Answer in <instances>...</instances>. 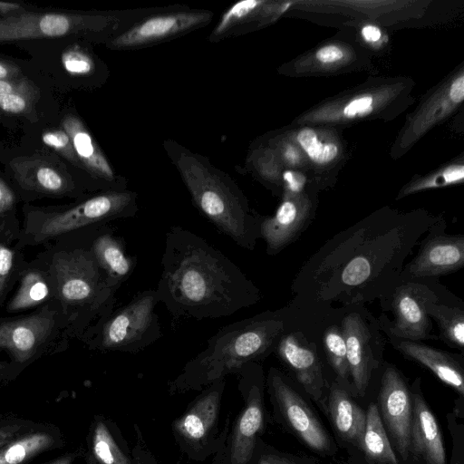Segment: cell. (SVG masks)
Masks as SVG:
<instances>
[{"instance_id":"1","label":"cell","mask_w":464,"mask_h":464,"mask_svg":"<svg viewBox=\"0 0 464 464\" xmlns=\"http://www.w3.org/2000/svg\"><path fill=\"white\" fill-rule=\"evenodd\" d=\"M435 220L422 212L383 211L340 231L298 270L287 305L310 325L351 306L382 302Z\"/></svg>"},{"instance_id":"2","label":"cell","mask_w":464,"mask_h":464,"mask_svg":"<svg viewBox=\"0 0 464 464\" xmlns=\"http://www.w3.org/2000/svg\"><path fill=\"white\" fill-rule=\"evenodd\" d=\"M160 266L156 297L177 318H225L261 299L237 265L181 226L166 232Z\"/></svg>"},{"instance_id":"3","label":"cell","mask_w":464,"mask_h":464,"mask_svg":"<svg viewBox=\"0 0 464 464\" xmlns=\"http://www.w3.org/2000/svg\"><path fill=\"white\" fill-rule=\"evenodd\" d=\"M304 327L301 317L288 305L225 325L169 382V392L199 391L228 374L237 373L246 363L257 362L275 352L284 334Z\"/></svg>"},{"instance_id":"4","label":"cell","mask_w":464,"mask_h":464,"mask_svg":"<svg viewBox=\"0 0 464 464\" xmlns=\"http://www.w3.org/2000/svg\"><path fill=\"white\" fill-rule=\"evenodd\" d=\"M164 149L198 210L237 245L254 250L263 217L256 213L237 183L204 156L167 140Z\"/></svg>"},{"instance_id":"5","label":"cell","mask_w":464,"mask_h":464,"mask_svg":"<svg viewBox=\"0 0 464 464\" xmlns=\"http://www.w3.org/2000/svg\"><path fill=\"white\" fill-rule=\"evenodd\" d=\"M160 7L103 13H34L21 11L0 17V44L10 41L80 35L105 44Z\"/></svg>"},{"instance_id":"6","label":"cell","mask_w":464,"mask_h":464,"mask_svg":"<svg viewBox=\"0 0 464 464\" xmlns=\"http://www.w3.org/2000/svg\"><path fill=\"white\" fill-rule=\"evenodd\" d=\"M155 290L136 295L94 326L92 345L102 352L139 353L161 337Z\"/></svg>"},{"instance_id":"7","label":"cell","mask_w":464,"mask_h":464,"mask_svg":"<svg viewBox=\"0 0 464 464\" xmlns=\"http://www.w3.org/2000/svg\"><path fill=\"white\" fill-rule=\"evenodd\" d=\"M56 274L62 299L77 307L87 321L95 316L101 320L112 311L121 285L100 267L91 249L63 256Z\"/></svg>"},{"instance_id":"8","label":"cell","mask_w":464,"mask_h":464,"mask_svg":"<svg viewBox=\"0 0 464 464\" xmlns=\"http://www.w3.org/2000/svg\"><path fill=\"white\" fill-rule=\"evenodd\" d=\"M435 279L401 281L382 302L383 313L377 318L379 327L388 337L421 342L438 339L432 333V320L427 313L428 304L440 299L443 288Z\"/></svg>"},{"instance_id":"9","label":"cell","mask_w":464,"mask_h":464,"mask_svg":"<svg viewBox=\"0 0 464 464\" xmlns=\"http://www.w3.org/2000/svg\"><path fill=\"white\" fill-rule=\"evenodd\" d=\"M225 379L218 380L202 389L199 395L172 423V431L181 450L190 459L203 460L216 454L225 444L229 418L218 435V418Z\"/></svg>"},{"instance_id":"10","label":"cell","mask_w":464,"mask_h":464,"mask_svg":"<svg viewBox=\"0 0 464 464\" xmlns=\"http://www.w3.org/2000/svg\"><path fill=\"white\" fill-rule=\"evenodd\" d=\"M137 211L135 192L109 189L64 211L43 215L34 237L39 242L93 224L132 218Z\"/></svg>"},{"instance_id":"11","label":"cell","mask_w":464,"mask_h":464,"mask_svg":"<svg viewBox=\"0 0 464 464\" xmlns=\"http://www.w3.org/2000/svg\"><path fill=\"white\" fill-rule=\"evenodd\" d=\"M335 316L340 317L350 377L357 393L362 396L382 356L384 342L381 329L364 305L345 308Z\"/></svg>"},{"instance_id":"12","label":"cell","mask_w":464,"mask_h":464,"mask_svg":"<svg viewBox=\"0 0 464 464\" xmlns=\"http://www.w3.org/2000/svg\"><path fill=\"white\" fill-rule=\"evenodd\" d=\"M213 12L179 5L163 6L110 40L113 51H130L169 41L208 25Z\"/></svg>"},{"instance_id":"13","label":"cell","mask_w":464,"mask_h":464,"mask_svg":"<svg viewBox=\"0 0 464 464\" xmlns=\"http://www.w3.org/2000/svg\"><path fill=\"white\" fill-rule=\"evenodd\" d=\"M245 406L235 419L225 443V464H249L264 428V375L260 364L248 362L237 373Z\"/></svg>"},{"instance_id":"14","label":"cell","mask_w":464,"mask_h":464,"mask_svg":"<svg viewBox=\"0 0 464 464\" xmlns=\"http://www.w3.org/2000/svg\"><path fill=\"white\" fill-rule=\"evenodd\" d=\"M443 220H435L420 241L414 257L405 264L401 281L438 278L464 266V235L445 232Z\"/></svg>"},{"instance_id":"15","label":"cell","mask_w":464,"mask_h":464,"mask_svg":"<svg viewBox=\"0 0 464 464\" xmlns=\"http://www.w3.org/2000/svg\"><path fill=\"white\" fill-rule=\"evenodd\" d=\"M267 385L281 415L292 430L310 449L327 450L330 448L327 432L303 398L274 367L269 370Z\"/></svg>"},{"instance_id":"16","label":"cell","mask_w":464,"mask_h":464,"mask_svg":"<svg viewBox=\"0 0 464 464\" xmlns=\"http://www.w3.org/2000/svg\"><path fill=\"white\" fill-rule=\"evenodd\" d=\"M279 360L295 374L304 391L321 402L325 388L318 346L303 329L284 334L275 350Z\"/></svg>"},{"instance_id":"17","label":"cell","mask_w":464,"mask_h":464,"mask_svg":"<svg viewBox=\"0 0 464 464\" xmlns=\"http://www.w3.org/2000/svg\"><path fill=\"white\" fill-rule=\"evenodd\" d=\"M379 402L382 417L396 449L403 459L410 449L412 404L410 392L400 372L388 364L381 379Z\"/></svg>"},{"instance_id":"18","label":"cell","mask_w":464,"mask_h":464,"mask_svg":"<svg viewBox=\"0 0 464 464\" xmlns=\"http://www.w3.org/2000/svg\"><path fill=\"white\" fill-rule=\"evenodd\" d=\"M313 215L312 202L301 193L285 197L273 216L262 218L260 238L266 245V254L275 256L293 243L309 226Z\"/></svg>"},{"instance_id":"19","label":"cell","mask_w":464,"mask_h":464,"mask_svg":"<svg viewBox=\"0 0 464 464\" xmlns=\"http://www.w3.org/2000/svg\"><path fill=\"white\" fill-rule=\"evenodd\" d=\"M17 182L24 188L49 194H61L73 189V182L55 157L34 154L10 161Z\"/></svg>"},{"instance_id":"20","label":"cell","mask_w":464,"mask_h":464,"mask_svg":"<svg viewBox=\"0 0 464 464\" xmlns=\"http://www.w3.org/2000/svg\"><path fill=\"white\" fill-rule=\"evenodd\" d=\"M389 338L392 346L405 358L425 366L442 382L464 394L462 353H449L422 342Z\"/></svg>"},{"instance_id":"21","label":"cell","mask_w":464,"mask_h":464,"mask_svg":"<svg viewBox=\"0 0 464 464\" xmlns=\"http://www.w3.org/2000/svg\"><path fill=\"white\" fill-rule=\"evenodd\" d=\"M53 326L51 314L39 313L0 324V348L7 350L18 362L31 359Z\"/></svg>"},{"instance_id":"22","label":"cell","mask_w":464,"mask_h":464,"mask_svg":"<svg viewBox=\"0 0 464 464\" xmlns=\"http://www.w3.org/2000/svg\"><path fill=\"white\" fill-rule=\"evenodd\" d=\"M62 127L70 136L75 154L84 170L96 179L112 184L117 189H126L99 145L76 115H65Z\"/></svg>"},{"instance_id":"23","label":"cell","mask_w":464,"mask_h":464,"mask_svg":"<svg viewBox=\"0 0 464 464\" xmlns=\"http://www.w3.org/2000/svg\"><path fill=\"white\" fill-rule=\"evenodd\" d=\"M412 402L411 448L427 464H446L442 433L433 413L420 394L415 393Z\"/></svg>"},{"instance_id":"24","label":"cell","mask_w":464,"mask_h":464,"mask_svg":"<svg viewBox=\"0 0 464 464\" xmlns=\"http://www.w3.org/2000/svg\"><path fill=\"white\" fill-rule=\"evenodd\" d=\"M90 249L100 267L120 285L135 269L136 258L127 252L124 242L111 229L97 235Z\"/></svg>"},{"instance_id":"25","label":"cell","mask_w":464,"mask_h":464,"mask_svg":"<svg viewBox=\"0 0 464 464\" xmlns=\"http://www.w3.org/2000/svg\"><path fill=\"white\" fill-rule=\"evenodd\" d=\"M328 411L338 434L361 446L366 413L337 382L330 388Z\"/></svg>"},{"instance_id":"26","label":"cell","mask_w":464,"mask_h":464,"mask_svg":"<svg viewBox=\"0 0 464 464\" xmlns=\"http://www.w3.org/2000/svg\"><path fill=\"white\" fill-rule=\"evenodd\" d=\"M427 313L439 328V336L444 343L461 353L464 348V303L442 296L428 304Z\"/></svg>"},{"instance_id":"27","label":"cell","mask_w":464,"mask_h":464,"mask_svg":"<svg viewBox=\"0 0 464 464\" xmlns=\"http://www.w3.org/2000/svg\"><path fill=\"white\" fill-rule=\"evenodd\" d=\"M112 424L97 418L91 432V456L97 464H132L131 453L128 446L120 441L118 431Z\"/></svg>"},{"instance_id":"28","label":"cell","mask_w":464,"mask_h":464,"mask_svg":"<svg viewBox=\"0 0 464 464\" xmlns=\"http://www.w3.org/2000/svg\"><path fill=\"white\" fill-rule=\"evenodd\" d=\"M58 443V436L49 430L23 432L0 448V464H24Z\"/></svg>"},{"instance_id":"29","label":"cell","mask_w":464,"mask_h":464,"mask_svg":"<svg viewBox=\"0 0 464 464\" xmlns=\"http://www.w3.org/2000/svg\"><path fill=\"white\" fill-rule=\"evenodd\" d=\"M361 448L366 457L378 464H398L376 404L367 409Z\"/></svg>"},{"instance_id":"30","label":"cell","mask_w":464,"mask_h":464,"mask_svg":"<svg viewBox=\"0 0 464 464\" xmlns=\"http://www.w3.org/2000/svg\"><path fill=\"white\" fill-rule=\"evenodd\" d=\"M330 323L326 325L322 334L324 352L338 379L347 381L350 373L344 337L339 324H334L331 320Z\"/></svg>"},{"instance_id":"31","label":"cell","mask_w":464,"mask_h":464,"mask_svg":"<svg viewBox=\"0 0 464 464\" xmlns=\"http://www.w3.org/2000/svg\"><path fill=\"white\" fill-rule=\"evenodd\" d=\"M49 295V287L42 275L36 271L26 273L21 280L15 295L9 303L10 311L26 309L43 302Z\"/></svg>"},{"instance_id":"32","label":"cell","mask_w":464,"mask_h":464,"mask_svg":"<svg viewBox=\"0 0 464 464\" xmlns=\"http://www.w3.org/2000/svg\"><path fill=\"white\" fill-rule=\"evenodd\" d=\"M296 140L307 157L316 164L329 163L339 153L335 144L321 140L317 133L311 128L302 129L296 135Z\"/></svg>"},{"instance_id":"33","label":"cell","mask_w":464,"mask_h":464,"mask_svg":"<svg viewBox=\"0 0 464 464\" xmlns=\"http://www.w3.org/2000/svg\"><path fill=\"white\" fill-rule=\"evenodd\" d=\"M62 63L67 72L75 76L91 75L96 69L92 56L79 47L64 51L62 54Z\"/></svg>"},{"instance_id":"34","label":"cell","mask_w":464,"mask_h":464,"mask_svg":"<svg viewBox=\"0 0 464 464\" xmlns=\"http://www.w3.org/2000/svg\"><path fill=\"white\" fill-rule=\"evenodd\" d=\"M42 140L46 146L53 149L72 164L83 169L75 154L70 136L63 128L44 132Z\"/></svg>"},{"instance_id":"35","label":"cell","mask_w":464,"mask_h":464,"mask_svg":"<svg viewBox=\"0 0 464 464\" xmlns=\"http://www.w3.org/2000/svg\"><path fill=\"white\" fill-rule=\"evenodd\" d=\"M464 178V168L463 166H453L443 170L441 173L435 177L419 181L414 185H411L407 188L402 195L412 193L418 190L437 188L446 186L457 182H460Z\"/></svg>"},{"instance_id":"36","label":"cell","mask_w":464,"mask_h":464,"mask_svg":"<svg viewBox=\"0 0 464 464\" xmlns=\"http://www.w3.org/2000/svg\"><path fill=\"white\" fill-rule=\"evenodd\" d=\"M37 92H16L0 96V110L9 113L28 112Z\"/></svg>"},{"instance_id":"37","label":"cell","mask_w":464,"mask_h":464,"mask_svg":"<svg viewBox=\"0 0 464 464\" xmlns=\"http://www.w3.org/2000/svg\"><path fill=\"white\" fill-rule=\"evenodd\" d=\"M136 432V444L131 450L132 464H160L148 450L138 427Z\"/></svg>"},{"instance_id":"38","label":"cell","mask_w":464,"mask_h":464,"mask_svg":"<svg viewBox=\"0 0 464 464\" xmlns=\"http://www.w3.org/2000/svg\"><path fill=\"white\" fill-rule=\"evenodd\" d=\"M373 100L369 95L359 96L347 103L343 113L347 118H353L357 115H365L372 111Z\"/></svg>"},{"instance_id":"39","label":"cell","mask_w":464,"mask_h":464,"mask_svg":"<svg viewBox=\"0 0 464 464\" xmlns=\"http://www.w3.org/2000/svg\"><path fill=\"white\" fill-rule=\"evenodd\" d=\"M14 262L13 251L0 244V295H2L11 273Z\"/></svg>"},{"instance_id":"40","label":"cell","mask_w":464,"mask_h":464,"mask_svg":"<svg viewBox=\"0 0 464 464\" xmlns=\"http://www.w3.org/2000/svg\"><path fill=\"white\" fill-rule=\"evenodd\" d=\"M37 91V88L26 78L0 80V96L16 92Z\"/></svg>"},{"instance_id":"41","label":"cell","mask_w":464,"mask_h":464,"mask_svg":"<svg viewBox=\"0 0 464 464\" xmlns=\"http://www.w3.org/2000/svg\"><path fill=\"white\" fill-rule=\"evenodd\" d=\"M283 180L287 190L294 195L302 193L306 183V178L303 173L291 169L284 171Z\"/></svg>"},{"instance_id":"42","label":"cell","mask_w":464,"mask_h":464,"mask_svg":"<svg viewBox=\"0 0 464 464\" xmlns=\"http://www.w3.org/2000/svg\"><path fill=\"white\" fill-rule=\"evenodd\" d=\"M343 57V51L336 45H325L316 53L318 61L324 63H331L341 60Z\"/></svg>"},{"instance_id":"43","label":"cell","mask_w":464,"mask_h":464,"mask_svg":"<svg viewBox=\"0 0 464 464\" xmlns=\"http://www.w3.org/2000/svg\"><path fill=\"white\" fill-rule=\"evenodd\" d=\"M22 424L11 423L0 426V448L8 443L10 440L23 433Z\"/></svg>"},{"instance_id":"44","label":"cell","mask_w":464,"mask_h":464,"mask_svg":"<svg viewBox=\"0 0 464 464\" xmlns=\"http://www.w3.org/2000/svg\"><path fill=\"white\" fill-rule=\"evenodd\" d=\"M15 198L12 189L0 179V215L9 210Z\"/></svg>"},{"instance_id":"45","label":"cell","mask_w":464,"mask_h":464,"mask_svg":"<svg viewBox=\"0 0 464 464\" xmlns=\"http://www.w3.org/2000/svg\"><path fill=\"white\" fill-rule=\"evenodd\" d=\"M449 95L450 100L459 103L461 102L464 99V76L461 74L457 79H455L450 87Z\"/></svg>"},{"instance_id":"46","label":"cell","mask_w":464,"mask_h":464,"mask_svg":"<svg viewBox=\"0 0 464 464\" xmlns=\"http://www.w3.org/2000/svg\"><path fill=\"white\" fill-rule=\"evenodd\" d=\"M19 68L13 63L0 61V80H14L19 75Z\"/></svg>"},{"instance_id":"47","label":"cell","mask_w":464,"mask_h":464,"mask_svg":"<svg viewBox=\"0 0 464 464\" xmlns=\"http://www.w3.org/2000/svg\"><path fill=\"white\" fill-rule=\"evenodd\" d=\"M362 34L367 42L375 43L382 36L381 30L374 25H366L362 29Z\"/></svg>"},{"instance_id":"48","label":"cell","mask_w":464,"mask_h":464,"mask_svg":"<svg viewBox=\"0 0 464 464\" xmlns=\"http://www.w3.org/2000/svg\"><path fill=\"white\" fill-rule=\"evenodd\" d=\"M257 464H294L292 461L287 459L286 458L275 455V454H265L262 455L258 460Z\"/></svg>"},{"instance_id":"49","label":"cell","mask_w":464,"mask_h":464,"mask_svg":"<svg viewBox=\"0 0 464 464\" xmlns=\"http://www.w3.org/2000/svg\"><path fill=\"white\" fill-rule=\"evenodd\" d=\"M21 11H24L21 5L15 3L0 2V16L2 17Z\"/></svg>"},{"instance_id":"50","label":"cell","mask_w":464,"mask_h":464,"mask_svg":"<svg viewBox=\"0 0 464 464\" xmlns=\"http://www.w3.org/2000/svg\"><path fill=\"white\" fill-rule=\"evenodd\" d=\"M76 457L77 453H67L55 459L49 464H72Z\"/></svg>"},{"instance_id":"51","label":"cell","mask_w":464,"mask_h":464,"mask_svg":"<svg viewBox=\"0 0 464 464\" xmlns=\"http://www.w3.org/2000/svg\"><path fill=\"white\" fill-rule=\"evenodd\" d=\"M214 457L215 458L211 464H225V444L219 449Z\"/></svg>"},{"instance_id":"52","label":"cell","mask_w":464,"mask_h":464,"mask_svg":"<svg viewBox=\"0 0 464 464\" xmlns=\"http://www.w3.org/2000/svg\"><path fill=\"white\" fill-rule=\"evenodd\" d=\"M86 464H97V463L95 462L93 458L91 455H89L87 458V460H86Z\"/></svg>"},{"instance_id":"53","label":"cell","mask_w":464,"mask_h":464,"mask_svg":"<svg viewBox=\"0 0 464 464\" xmlns=\"http://www.w3.org/2000/svg\"><path fill=\"white\" fill-rule=\"evenodd\" d=\"M2 367H3V366H2V364L0 363V369H1Z\"/></svg>"}]
</instances>
